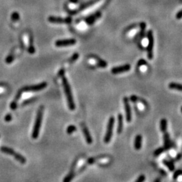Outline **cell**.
<instances>
[{"mask_svg":"<svg viewBox=\"0 0 182 182\" xmlns=\"http://www.w3.org/2000/svg\"><path fill=\"white\" fill-rule=\"evenodd\" d=\"M31 45H29V53H31V54H33V53H35V47H33V39H32V38H31Z\"/></svg>","mask_w":182,"mask_h":182,"instance_id":"25","label":"cell"},{"mask_svg":"<svg viewBox=\"0 0 182 182\" xmlns=\"http://www.w3.org/2000/svg\"><path fill=\"white\" fill-rule=\"evenodd\" d=\"M163 163L166 167H168V169H169L171 171H173V170L175 169V166H174L173 163H172V162L169 161H167V160H164Z\"/></svg>","mask_w":182,"mask_h":182,"instance_id":"22","label":"cell"},{"mask_svg":"<svg viewBox=\"0 0 182 182\" xmlns=\"http://www.w3.org/2000/svg\"><path fill=\"white\" fill-rule=\"evenodd\" d=\"M76 43V39H63V40H58L55 42V45L57 47H64L74 45Z\"/></svg>","mask_w":182,"mask_h":182,"instance_id":"8","label":"cell"},{"mask_svg":"<svg viewBox=\"0 0 182 182\" xmlns=\"http://www.w3.org/2000/svg\"><path fill=\"white\" fill-rule=\"evenodd\" d=\"M47 86V82H42L37 85H31V86H24L21 89L22 92H37L42 90Z\"/></svg>","mask_w":182,"mask_h":182,"instance_id":"6","label":"cell"},{"mask_svg":"<svg viewBox=\"0 0 182 182\" xmlns=\"http://www.w3.org/2000/svg\"><path fill=\"white\" fill-rule=\"evenodd\" d=\"M181 174H182V171H181V170H177V171H175V173H174L173 178H174V179H175V178H177L178 176L181 175Z\"/></svg>","mask_w":182,"mask_h":182,"instance_id":"33","label":"cell"},{"mask_svg":"<svg viewBox=\"0 0 182 182\" xmlns=\"http://www.w3.org/2000/svg\"><path fill=\"white\" fill-rule=\"evenodd\" d=\"M169 88L171 90H175L182 92V84L179 83L171 82L169 84Z\"/></svg>","mask_w":182,"mask_h":182,"instance_id":"18","label":"cell"},{"mask_svg":"<svg viewBox=\"0 0 182 182\" xmlns=\"http://www.w3.org/2000/svg\"><path fill=\"white\" fill-rule=\"evenodd\" d=\"M62 84L64 88L65 94H66L67 102H68V107L70 110H72V111L74 110L75 108H76V106H75L74 97H73V95H72V90H71L68 80H67V78L64 76L62 77Z\"/></svg>","mask_w":182,"mask_h":182,"instance_id":"1","label":"cell"},{"mask_svg":"<svg viewBox=\"0 0 182 182\" xmlns=\"http://www.w3.org/2000/svg\"><path fill=\"white\" fill-rule=\"evenodd\" d=\"M101 12H96L94 14H92L88 16H87L85 18V22L87 23V24L88 25H92L98 19H99L101 17Z\"/></svg>","mask_w":182,"mask_h":182,"instance_id":"11","label":"cell"},{"mask_svg":"<svg viewBox=\"0 0 182 182\" xmlns=\"http://www.w3.org/2000/svg\"><path fill=\"white\" fill-rule=\"evenodd\" d=\"M164 146H165V149H167L170 146V139L169 136L167 133H165L164 134Z\"/></svg>","mask_w":182,"mask_h":182,"instance_id":"20","label":"cell"},{"mask_svg":"<svg viewBox=\"0 0 182 182\" xmlns=\"http://www.w3.org/2000/svg\"><path fill=\"white\" fill-rule=\"evenodd\" d=\"M176 18L179 19V20L182 18V10H180L179 12L176 14Z\"/></svg>","mask_w":182,"mask_h":182,"instance_id":"34","label":"cell"},{"mask_svg":"<svg viewBox=\"0 0 182 182\" xmlns=\"http://www.w3.org/2000/svg\"><path fill=\"white\" fill-rule=\"evenodd\" d=\"M64 72H65V70L64 69H62L59 72V74H58V76L59 77H63L64 75Z\"/></svg>","mask_w":182,"mask_h":182,"instance_id":"36","label":"cell"},{"mask_svg":"<svg viewBox=\"0 0 182 182\" xmlns=\"http://www.w3.org/2000/svg\"><path fill=\"white\" fill-rule=\"evenodd\" d=\"M181 113H182V107H181Z\"/></svg>","mask_w":182,"mask_h":182,"instance_id":"40","label":"cell"},{"mask_svg":"<svg viewBox=\"0 0 182 182\" xmlns=\"http://www.w3.org/2000/svg\"><path fill=\"white\" fill-rule=\"evenodd\" d=\"M34 101H35V98H31V99H28V100L26 101L23 102V103H22V105H27V104L30 103H31V102Z\"/></svg>","mask_w":182,"mask_h":182,"instance_id":"35","label":"cell"},{"mask_svg":"<svg viewBox=\"0 0 182 182\" xmlns=\"http://www.w3.org/2000/svg\"><path fill=\"white\" fill-rule=\"evenodd\" d=\"M70 1L72 3H78V0H70Z\"/></svg>","mask_w":182,"mask_h":182,"instance_id":"38","label":"cell"},{"mask_svg":"<svg viewBox=\"0 0 182 182\" xmlns=\"http://www.w3.org/2000/svg\"><path fill=\"white\" fill-rule=\"evenodd\" d=\"M98 1H99V0H98Z\"/></svg>","mask_w":182,"mask_h":182,"instance_id":"41","label":"cell"},{"mask_svg":"<svg viewBox=\"0 0 182 182\" xmlns=\"http://www.w3.org/2000/svg\"><path fill=\"white\" fill-rule=\"evenodd\" d=\"M144 65H146V62L144 59H140L138 62V67H141L142 66H144Z\"/></svg>","mask_w":182,"mask_h":182,"instance_id":"30","label":"cell"},{"mask_svg":"<svg viewBox=\"0 0 182 182\" xmlns=\"http://www.w3.org/2000/svg\"><path fill=\"white\" fill-rule=\"evenodd\" d=\"M165 148H159L158 149H157L155 150V152H154V155L155 156V157H157V156H159L161 154H162L164 152V150H165Z\"/></svg>","mask_w":182,"mask_h":182,"instance_id":"24","label":"cell"},{"mask_svg":"<svg viewBox=\"0 0 182 182\" xmlns=\"http://www.w3.org/2000/svg\"><path fill=\"white\" fill-rule=\"evenodd\" d=\"M17 106H18L17 101H16L15 100H14L12 102V103H11V105H10V108H11L12 110H15L17 108Z\"/></svg>","mask_w":182,"mask_h":182,"instance_id":"29","label":"cell"},{"mask_svg":"<svg viewBox=\"0 0 182 182\" xmlns=\"http://www.w3.org/2000/svg\"><path fill=\"white\" fill-rule=\"evenodd\" d=\"M98 0H90V1H87V2L86 3H82V4L79 7V8L78 10H73L71 12V14H76V13L84 10L88 8V7L92 6V5L95 4L96 2H98Z\"/></svg>","mask_w":182,"mask_h":182,"instance_id":"12","label":"cell"},{"mask_svg":"<svg viewBox=\"0 0 182 182\" xmlns=\"http://www.w3.org/2000/svg\"><path fill=\"white\" fill-rule=\"evenodd\" d=\"M155 182H160V181H159V180H157V181H156Z\"/></svg>","mask_w":182,"mask_h":182,"instance_id":"39","label":"cell"},{"mask_svg":"<svg viewBox=\"0 0 182 182\" xmlns=\"http://www.w3.org/2000/svg\"><path fill=\"white\" fill-rule=\"evenodd\" d=\"M78 57H79V54H78V53H74V54L72 56V57H71V58H70V59H69V62H70V63L74 62L75 61H76L77 59H78Z\"/></svg>","mask_w":182,"mask_h":182,"instance_id":"26","label":"cell"},{"mask_svg":"<svg viewBox=\"0 0 182 182\" xmlns=\"http://www.w3.org/2000/svg\"><path fill=\"white\" fill-rule=\"evenodd\" d=\"M124 107H125V112H126V119L128 122H130L132 121V111L131 107L129 102V99L127 97L124 98Z\"/></svg>","mask_w":182,"mask_h":182,"instance_id":"10","label":"cell"},{"mask_svg":"<svg viewBox=\"0 0 182 182\" xmlns=\"http://www.w3.org/2000/svg\"><path fill=\"white\" fill-rule=\"evenodd\" d=\"M142 138L141 135H137L136 136L135 140H134V148L136 150H140L142 147Z\"/></svg>","mask_w":182,"mask_h":182,"instance_id":"15","label":"cell"},{"mask_svg":"<svg viewBox=\"0 0 182 182\" xmlns=\"http://www.w3.org/2000/svg\"><path fill=\"white\" fill-rule=\"evenodd\" d=\"M140 31L139 33V36H138V38H139V41H141V40L144 37V35H145V30H146V23L145 22H141L140 24Z\"/></svg>","mask_w":182,"mask_h":182,"instance_id":"17","label":"cell"},{"mask_svg":"<svg viewBox=\"0 0 182 182\" xmlns=\"http://www.w3.org/2000/svg\"><path fill=\"white\" fill-rule=\"evenodd\" d=\"M167 128V121L166 119H163L160 122V130L162 132H166Z\"/></svg>","mask_w":182,"mask_h":182,"instance_id":"19","label":"cell"},{"mask_svg":"<svg viewBox=\"0 0 182 182\" xmlns=\"http://www.w3.org/2000/svg\"><path fill=\"white\" fill-rule=\"evenodd\" d=\"M11 18L13 21H17V20H18L20 18V16L17 12H14L12 14V15Z\"/></svg>","mask_w":182,"mask_h":182,"instance_id":"27","label":"cell"},{"mask_svg":"<svg viewBox=\"0 0 182 182\" xmlns=\"http://www.w3.org/2000/svg\"><path fill=\"white\" fill-rule=\"evenodd\" d=\"M115 123V118L113 117H111L109 120L107 127V131L106 134L105 135L104 138V142L105 143H109L110 140H111L112 136H113V126Z\"/></svg>","mask_w":182,"mask_h":182,"instance_id":"5","label":"cell"},{"mask_svg":"<svg viewBox=\"0 0 182 182\" xmlns=\"http://www.w3.org/2000/svg\"><path fill=\"white\" fill-rule=\"evenodd\" d=\"M94 59H95L96 62V64H97V66L99 67V68H105L107 66V63L105 61L103 60L102 59H101L100 57H98L97 56H94L93 57Z\"/></svg>","mask_w":182,"mask_h":182,"instance_id":"16","label":"cell"},{"mask_svg":"<svg viewBox=\"0 0 182 182\" xmlns=\"http://www.w3.org/2000/svg\"><path fill=\"white\" fill-rule=\"evenodd\" d=\"M0 150H1V152H3V153L7 154V155L14 157L15 159L22 164H24L26 163V158L24 157H23V156L21 155L20 154L17 153L16 152H15L14 150L12 149L11 148L7 147V146H1V147L0 148Z\"/></svg>","mask_w":182,"mask_h":182,"instance_id":"3","label":"cell"},{"mask_svg":"<svg viewBox=\"0 0 182 182\" xmlns=\"http://www.w3.org/2000/svg\"><path fill=\"white\" fill-rule=\"evenodd\" d=\"M74 175L75 174H74V170H72V171H71L70 173H69L68 175L65 177L63 182H70L72 180L73 178L74 177Z\"/></svg>","mask_w":182,"mask_h":182,"instance_id":"21","label":"cell"},{"mask_svg":"<svg viewBox=\"0 0 182 182\" xmlns=\"http://www.w3.org/2000/svg\"><path fill=\"white\" fill-rule=\"evenodd\" d=\"M49 22L53 24H70L72 22V18L70 17L62 18L57 16H50L48 18Z\"/></svg>","mask_w":182,"mask_h":182,"instance_id":"7","label":"cell"},{"mask_svg":"<svg viewBox=\"0 0 182 182\" xmlns=\"http://www.w3.org/2000/svg\"><path fill=\"white\" fill-rule=\"evenodd\" d=\"M4 120H5V122H10V121L12 120V115L11 114H7L5 117Z\"/></svg>","mask_w":182,"mask_h":182,"instance_id":"32","label":"cell"},{"mask_svg":"<svg viewBox=\"0 0 182 182\" xmlns=\"http://www.w3.org/2000/svg\"><path fill=\"white\" fill-rule=\"evenodd\" d=\"M75 131H76V127L74 125L69 126L66 130L67 133L68 134H72V133H74Z\"/></svg>","mask_w":182,"mask_h":182,"instance_id":"23","label":"cell"},{"mask_svg":"<svg viewBox=\"0 0 182 182\" xmlns=\"http://www.w3.org/2000/svg\"><path fill=\"white\" fill-rule=\"evenodd\" d=\"M148 45H147V55L148 58L152 59L153 58V47H154V37L152 31H148L147 33Z\"/></svg>","mask_w":182,"mask_h":182,"instance_id":"4","label":"cell"},{"mask_svg":"<svg viewBox=\"0 0 182 182\" xmlns=\"http://www.w3.org/2000/svg\"><path fill=\"white\" fill-rule=\"evenodd\" d=\"M131 69V66L130 64H124L123 66L114 67L111 69V73L113 74H120L122 73L128 72Z\"/></svg>","mask_w":182,"mask_h":182,"instance_id":"9","label":"cell"},{"mask_svg":"<svg viewBox=\"0 0 182 182\" xmlns=\"http://www.w3.org/2000/svg\"><path fill=\"white\" fill-rule=\"evenodd\" d=\"M43 107H41L37 112L36 120H35V123L33 127L32 137L33 139H37L38 138L39 132H40L41 126L42 124L43 121Z\"/></svg>","mask_w":182,"mask_h":182,"instance_id":"2","label":"cell"},{"mask_svg":"<svg viewBox=\"0 0 182 182\" xmlns=\"http://www.w3.org/2000/svg\"><path fill=\"white\" fill-rule=\"evenodd\" d=\"M123 126H124V117L122 114H119L118 115V126H117V132L118 134H120L122 132L123 130Z\"/></svg>","mask_w":182,"mask_h":182,"instance_id":"14","label":"cell"},{"mask_svg":"<svg viewBox=\"0 0 182 182\" xmlns=\"http://www.w3.org/2000/svg\"><path fill=\"white\" fill-rule=\"evenodd\" d=\"M144 180H145V176H144V175H140V177L136 180L135 182H144Z\"/></svg>","mask_w":182,"mask_h":182,"instance_id":"31","label":"cell"},{"mask_svg":"<svg viewBox=\"0 0 182 182\" xmlns=\"http://www.w3.org/2000/svg\"><path fill=\"white\" fill-rule=\"evenodd\" d=\"M130 100H131V101H132V102L135 103V102L136 101L138 100V98L136 97V96L132 95V96H131V97H130Z\"/></svg>","mask_w":182,"mask_h":182,"instance_id":"37","label":"cell"},{"mask_svg":"<svg viewBox=\"0 0 182 182\" xmlns=\"http://www.w3.org/2000/svg\"><path fill=\"white\" fill-rule=\"evenodd\" d=\"M82 129L83 134H84L85 139H86L87 144H91L92 142V138L90 134V132H89V130H88V128H87L86 126H82Z\"/></svg>","mask_w":182,"mask_h":182,"instance_id":"13","label":"cell"},{"mask_svg":"<svg viewBox=\"0 0 182 182\" xmlns=\"http://www.w3.org/2000/svg\"><path fill=\"white\" fill-rule=\"evenodd\" d=\"M14 55L12 54H11V55H10L9 56L7 57L6 59H5V62H6L7 64H11V63L12 62V61L14 60Z\"/></svg>","mask_w":182,"mask_h":182,"instance_id":"28","label":"cell"}]
</instances>
